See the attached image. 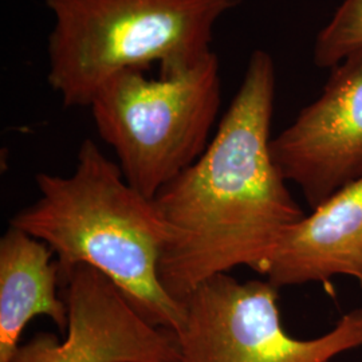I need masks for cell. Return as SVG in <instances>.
<instances>
[{"label": "cell", "instance_id": "6da1fadb", "mask_svg": "<svg viewBox=\"0 0 362 362\" xmlns=\"http://www.w3.org/2000/svg\"><path fill=\"white\" fill-rule=\"evenodd\" d=\"M276 73L255 50L206 152L153 197L167 227L158 274L181 302L196 286L239 266L259 272L305 216L272 155Z\"/></svg>", "mask_w": 362, "mask_h": 362}, {"label": "cell", "instance_id": "7a4b0ae2", "mask_svg": "<svg viewBox=\"0 0 362 362\" xmlns=\"http://www.w3.org/2000/svg\"><path fill=\"white\" fill-rule=\"evenodd\" d=\"M37 202L11 224L52 248L59 278L79 264L103 272L149 324L177 333L182 303L160 281L167 227L153 199L125 180L116 161L86 139L70 176L40 172Z\"/></svg>", "mask_w": 362, "mask_h": 362}, {"label": "cell", "instance_id": "3957f363", "mask_svg": "<svg viewBox=\"0 0 362 362\" xmlns=\"http://www.w3.org/2000/svg\"><path fill=\"white\" fill-rule=\"evenodd\" d=\"M245 0H45L54 19L47 82L65 107H89L127 69L179 76L212 54L220 18Z\"/></svg>", "mask_w": 362, "mask_h": 362}, {"label": "cell", "instance_id": "277c9868", "mask_svg": "<svg viewBox=\"0 0 362 362\" xmlns=\"http://www.w3.org/2000/svg\"><path fill=\"white\" fill-rule=\"evenodd\" d=\"M220 105L219 58L212 52L172 77L151 79L141 69L122 70L98 89L89 107L125 180L153 199L206 152Z\"/></svg>", "mask_w": 362, "mask_h": 362}, {"label": "cell", "instance_id": "5b68a950", "mask_svg": "<svg viewBox=\"0 0 362 362\" xmlns=\"http://www.w3.org/2000/svg\"><path fill=\"white\" fill-rule=\"evenodd\" d=\"M278 290L267 279L218 274L181 300L177 362H330L362 346V309L344 314L324 336L299 339L281 322Z\"/></svg>", "mask_w": 362, "mask_h": 362}, {"label": "cell", "instance_id": "8992f818", "mask_svg": "<svg viewBox=\"0 0 362 362\" xmlns=\"http://www.w3.org/2000/svg\"><path fill=\"white\" fill-rule=\"evenodd\" d=\"M69 311L64 341L39 332L13 362H177L175 333L149 324L103 272L79 264L61 278Z\"/></svg>", "mask_w": 362, "mask_h": 362}, {"label": "cell", "instance_id": "52a82bcc", "mask_svg": "<svg viewBox=\"0 0 362 362\" xmlns=\"http://www.w3.org/2000/svg\"><path fill=\"white\" fill-rule=\"evenodd\" d=\"M274 163L311 209L362 176V50L332 67L322 94L272 140Z\"/></svg>", "mask_w": 362, "mask_h": 362}, {"label": "cell", "instance_id": "ba28073f", "mask_svg": "<svg viewBox=\"0 0 362 362\" xmlns=\"http://www.w3.org/2000/svg\"><path fill=\"white\" fill-rule=\"evenodd\" d=\"M258 274L276 288L350 276L362 288V176L291 226Z\"/></svg>", "mask_w": 362, "mask_h": 362}, {"label": "cell", "instance_id": "9c48e42d", "mask_svg": "<svg viewBox=\"0 0 362 362\" xmlns=\"http://www.w3.org/2000/svg\"><path fill=\"white\" fill-rule=\"evenodd\" d=\"M54 252L37 238L10 226L0 239V362H13L19 338L34 317L46 315L61 334L69 326Z\"/></svg>", "mask_w": 362, "mask_h": 362}, {"label": "cell", "instance_id": "30bf717a", "mask_svg": "<svg viewBox=\"0 0 362 362\" xmlns=\"http://www.w3.org/2000/svg\"><path fill=\"white\" fill-rule=\"evenodd\" d=\"M362 50V0H344L332 21L318 33L314 43V64L332 69Z\"/></svg>", "mask_w": 362, "mask_h": 362}]
</instances>
